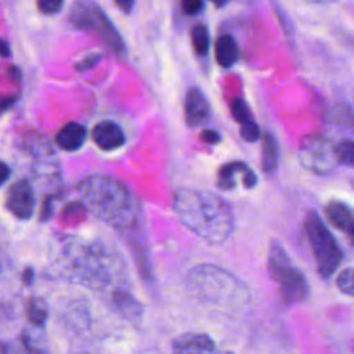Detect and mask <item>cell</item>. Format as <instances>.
I'll use <instances>...</instances> for the list:
<instances>
[{"label":"cell","instance_id":"6da1fadb","mask_svg":"<svg viewBox=\"0 0 354 354\" xmlns=\"http://www.w3.org/2000/svg\"><path fill=\"white\" fill-rule=\"evenodd\" d=\"M173 207L180 221L209 243H221L232 232L230 205L210 191L181 189L174 196Z\"/></svg>","mask_w":354,"mask_h":354},{"label":"cell","instance_id":"7a4b0ae2","mask_svg":"<svg viewBox=\"0 0 354 354\" xmlns=\"http://www.w3.org/2000/svg\"><path fill=\"white\" fill-rule=\"evenodd\" d=\"M86 206L115 227H129L137 218V202L120 181L102 174L88 176L77 184Z\"/></svg>","mask_w":354,"mask_h":354},{"label":"cell","instance_id":"3957f363","mask_svg":"<svg viewBox=\"0 0 354 354\" xmlns=\"http://www.w3.org/2000/svg\"><path fill=\"white\" fill-rule=\"evenodd\" d=\"M304 234L308 239L318 274L322 278H329L340 266L343 252L315 210H310L306 216Z\"/></svg>","mask_w":354,"mask_h":354},{"label":"cell","instance_id":"277c9868","mask_svg":"<svg viewBox=\"0 0 354 354\" xmlns=\"http://www.w3.org/2000/svg\"><path fill=\"white\" fill-rule=\"evenodd\" d=\"M268 271L278 283L279 296L285 303H299L308 296L306 277L295 267L289 254L278 241H272L268 249Z\"/></svg>","mask_w":354,"mask_h":354},{"label":"cell","instance_id":"5b68a950","mask_svg":"<svg viewBox=\"0 0 354 354\" xmlns=\"http://www.w3.org/2000/svg\"><path fill=\"white\" fill-rule=\"evenodd\" d=\"M299 160L314 174H328L340 163L337 144L321 133H310L300 140Z\"/></svg>","mask_w":354,"mask_h":354},{"label":"cell","instance_id":"8992f818","mask_svg":"<svg viewBox=\"0 0 354 354\" xmlns=\"http://www.w3.org/2000/svg\"><path fill=\"white\" fill-rule=\"evenodd\" d=\"M6 206L18 218L25 220L32 216L35 210V195L26 180H19L10 187Z\"/></svg>","mask_w":354,"mask_h":354},{"label":"cell","instance_id":"52a82bcc","mask_svg":"<svg viewBox=\"0 0 354 354\" xmlns=\"http://www.w3.org/2000/svg\"><path fill=\"white\" fill-rule=\"evenodd\" d=\"M184 113L185 122L189 127H196L207 120L210 108L206 97L199 88L194 87L188 90L184 102Z\"/></svg>","mask_w":354,"mask_h":354},{"label":"cell","instance_id":"ba28073f","mask_svg":"<svg viewBox=\"0 0 354 354\" xmlns=\"http://www.w3.org/2000/svg\"><path fill=\"white\" fill-rule=\"evenodd\" d=\"M93 140L101 149L112 151L124 144V134L116 123L105 120L94 126Z\"/></svg>","mask_w":354,"mask_h":354},{"label":"cell","instance_id":"9c48e42d","mask_svg":"<svg viewBox=\"0 0 354 354\" xmlns=\"http://www.w3.org/2000/svg\"><path fill=\"white\" fill-rule=\"evenodd\" d=\"M100 8L94 0H75L69 11V19L79 29H93Z\"/></svg>","mask_w":354,"mask_h":354},{"label":"cell","instance_id":"30bf717a","mask_svg":"<svg viewBox=\"0 0 354 354\" xmlns=\"http://www.w3.org/2000/svg\"><path fill=\"white\" fill-rule=\"evenodd\" d=\"M93 29L98 32V35L106 41V44L115 51V53H123L124 51V43L111 19L106 17V14L100 8L97 12V17L93 24Z\"/></svg>","mask_w":354,"mask_h":354},{"label":"cell","instance_id":"8fae6325","mask_svg":"<svg viewBox=\"0 0 354 354\" xmlns=\"http://www.w3.org/2000/svg\"><path fill=\"white\" fill-rule=\"evenodd\" d=\"M324 213L326 220L337 230H344L347 231L354 220V212L353 209L346 205L342 201H329L325 207H324Z\"/></svg>","mask_w":354,"mask_h":354},{"label":"cell","instance_id":"7c38bea8","mask_svg":"<svg viewBox=\"0 0 354 354\" xmlns=\"http://www.w3.org/2000/svg\"><path fill=\"white\" fill-rule=\"evenodd\" d=\"M173 350L177 353H209L214 350V342L207 335H181L173 342Z\"/></svg>","mask_w":354,"mask_h":354},{"label":"cell","instance_id":"4fadbf2b","mask_svg":"<svg viewBox=\"0 0 354 354\" xmlns=\"http://www.w3.org/2000/svg\"><path fill=\"white\" fill-rule=\"evenodd\" d=\"M86 140V127L77 122L66 123L55 137L57 144L65 151L79 149Z\"/></svg>","mask_w":354,"mask_h":354},{"label":"cell","instance_id":"5bb4252c","mask_svg":"<svg viewBox=\"0 0 354 354\" xmlns=\"http://www.w3.org/2000/svg\"><path fill=\"white\" fill-rule=\"evenodd\" d=\"M214 55L216 61L223 68L232 66L239 55L236 41L230 35H221L217 37L214 44Z\"/></svg>","mask_w":354,"mask_h":354},{"label":"cell","instance_id":"9a60e30c","mask_svg":"<svg viewBox=\"0 0 354 354\" xmlns=\"http://www.w3.org/2000/svg\"><path fill=\"white\" fill-rule=\"evenodd\" d=\"M278 165V142L270 133H264L261 144V167L264 173L272 174Z\"/></svg>","mask_w":354,"mask_h":354},{"label":"cell","instance_id":"2e32d148","mask_svg":"<svg viewBox=\"0 0 354 354\" xmlns=\"http://www.w3.org/2000/svg\"><path fill=\"white\" fill-rule=\"evenodd\" d=\"M248 167L246 163L238 160L223 165L217 173V187L221 189H232L236 185L235 176L245 171Z\"/></svg>","mask_w":354,"mask_h":354},{"label":"cell","instance_id":"e0dca14e","mask_svg":"<svg viewBox=\"0 0 354 354\" xmlns=\"http://www.w3.org/2000/svg\"><path fill=\"white\" fill-rule=\"evenodd\" d=\"M191 43L198 55H206L210 46V36L209 30L203 24H196L189 30Z\"/></svg>","mask_w":354,"mask_h":354},{"label":"cell","instance_id":"ac0fdd59","mask_svg":"<svg viewBox=\"0 0 354 354\" xmlns=\"http://www.w3.org/2000/svg\"><path fill=\"white\" fill-rule=\"evenodd\" d=\"M47 308L44 303L36 297H32L26 303V317L35 325H43L47 319Z\"/></svg>","mask_w":354,"mask_h":354},{"label":"cell","instance_id":"d6986e66","mask_svg":"<svg viewBox=\"0 0 354 354\" xmlns=\"http://www.w3.org/2000/svg\"><path fill=\"white\" fill-rule=\"evenodd\" d=\"M231 115L239 124H245V123H249V122L254 120L253 116H252L250 108L248 106V104L242 98H235L231 102Z\"/></svg>","mask_w":354,"mask_h":354},{"label":"cell","instance_id":"ffe728a7","mask_svg":"<svg viewBox=\"0 0 354 354\" xmlns=\"http://www.w3.org/2000/svg\"><path fill=\"white\" fill-rule=\"evenodd\" d=\"M336 285L342 293L354 297V267L343 270L336 279Z\"/></svg>","mask_w":354,"mask_h":354},{"label":"cell","instance_id":"44dd1931","mask_svg":"<svg viewBox=\"0 0 354 354\" xmlns=\"http://www.w3.org/2000/svg\"><path fill=\"white\" fill-rule=\"evenodd\" d=\"M339 162L354 167V140H343L337 144Z\"/></svg>","mask_w":354,"mask_h":354},{"label":"cell","instance_id":"7402d4cb","mask_svg":"<svg viewBox=\"0 0 354 354\" xmlns=\"http://www.w3.org/2000/svg\"><path fill=\"white\" fill-rule=\"evenodd\" d=\"M37 10L44 15H54L61 11L64 0H37Z\"/></svg>","mask_w":354,"mask_h":354},{"label":"cell","instance_id":"603a6c76","mask_svg":"<svg viewBox=\"0 0 354 354\" xmlns=\"http://www.w3.org/2000/svg\"><path fill=\"white\" fill-rule=\"evenodd\" d=\"M241 136L245 141L248 142H253L260 137V127L259 124L253 120L245 124H241Z\"/></svg>","mask_w":354,"mask_h":354},{"label":"cell","instance_id":"cb8c5ba5","mask_svg":"<svg viewBox=\"0 0 354 354\" xmlns=\"http://www.w3.org/2000/svg\"><path fill=\"white\" fill-rule=\"evenodd\" d=\"M180 6L185 15H196L203 10V0H180Z\"/></svg>","mask_w":354,"mask_h":354},{"label":"cell","instance_id":"d4e9b609","mask_svg":"<svg viewBox=\"0 0 354 354\" xmlns=\"http://www.w3.org/2000/svg\"><path fill=\"white\" fill-rule=\"evenodd\" d=\"M100 59H101V54H91V55L83 58L80 62H77V64L75 65V69L79 71V72L88 71V69H91L94 65H97Z\"/></svg>","mask_w":354,"mask_h":354},{"label":"cell","instance_id":"484cf974","mask_svg":"<svg viewBox=\"0 0 354 354\" xmlns=\"http://www.w3.org/2000/svg\"><path fill=\"white\" fill-rule=\"evenodd\" d=\"M201 138L207 142V144H217L220 140H221V136L216 131V130H212V129H205L201 134Z\"/></svg>","mask_w":354,"mask_h":354},{"label":"cell","instance_id":"4316f807","mask_svg":"<svg viewBox=\"0 0 354 354\" xmlns=\"http://www.w3.org/2000/svg\"><path fill=\"white\" fill-rule=\"evenodd\" d=\"M115 3L124 14H129L134 7L136 0H115Z\"/></svg>","mask_w":354,"mask_h":354},{"label":"cell","instance_id":"83f0119b","mask_svg":"<svg viewBox=\"0 0 354 354\" xmlns=\"http://www.w3.org/2000/svg\"><path fill=\"white\" fill-rule=\"evenodd\" d=\"M10 174H11V170H10L8 165H6L4 162L0 160V187L8 180Z\"/></svg>","mask_w":354,"mask_h":354},{"label":"cell","instance_id":"f1b7e54d","mask_svg":"<svg viewBox=\"0 0 354 354\" xmlns=\"http://www.w3.org/2000/svg\"><path fill=\"white\" fill-rule=\"evenodd\" d=\"M0 57L3 58H8L11 57V48L7 40H4L3 37H0Z\"/></svg>","mask_w":354,"mask_h":354},{"label":"cell","instance_id":"f546056e","mask_svg":"<svg viewBox=\"0 0 354 354\" xmlns=\"http://www.w3.org/2000/svg\"><path fill=\"white\" fill-rule=\"evenodd\" d=\"M14 104V98H1L0 100V112L8 109Z\"/></svg>","mask_w":354,"mask_h":354},{"label":"cell","instance_id":"4dcf8cb0","mask_svg":"<svg viewBox=\"0 0 354 354\" xmlns=\"http://www.w3.org/2000/svg\"><path fill=\"white\" fill-rule=\"evenodd\" d=\"M22 278H24V282H25V283H30V282H32V279H33V271H32L30 267L25 268Z\"/></svg>","mask_w":354,"mask_h":354},{"label":"cell","instance_id":"1f68e13d","mask_svg":"<svg viewBox=\"0 0 354 354\" xmlns=\"http://www.w3.org/2000/svg\"><path fill=\"white\" fill-rule=\"evenodd\" d=\"M10 75L12 76V79H17V80H19V77H21V72H19V69L17 66H11L10 68Z\"/></svg>","mask_w":354,"mask_h":354},{"label":"cell","instance_id":"d6a6232c","mask_svg":"<svg viewBox=\"0 0 354 354\" xmlns=\"http://www.w3.org/2000/svg\"><path fill=\"white\" fill-rule=\"evenodd\" d=\"M347 231H348V235H350L351 241L354 242V220H353V223H351V225H350V228Z\"/></svg>","mask_w":354,"mask_h":354},{"label":"cell","instance_id":"836d02e7","mask_svg":"<svg viewBox=\"0 0 354 354\" xmlns=\"http://www.w3.org/2000/svg\"><path fill=\"white\" fill-rule=\"evenodd\" d=\"M213 4H216V6H218V7H221V6H224L227 1H230V0H210Z\"/></svg>","mask_w":354,"mask_h":354}]
</instances>
